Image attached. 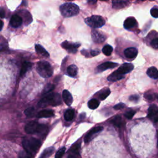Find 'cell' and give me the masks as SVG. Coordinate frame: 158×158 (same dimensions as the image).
Returning <instances> with one entry per match:
<instances>
[{"mask_svg":"<svg viewBox=\"0 0 158 158\" xmlns=\"http://www.w3.org/2000/svg\"><path fill=\"white\" fill-rule=\"evenodd\" d=\"M22 145L25 152L30 156H33L38 151L41 146V142L35 138H26L23 139Z\"/></svg>","mask_w":158,"mask_h":158,"instance_id":"6da1fadb","label":"cell"},{"mask_svg":"<svg viewBox=\"0 0 158 158\" xmlns=\"http://www.w3.org/2000/svg\"><path fill=\"white\" fill-rule=\"evenodd\" d=\"M61 102V97L59 93H49L38 102V106L40 107H44L49 105L56 106L60 104Z\"/></svg>","mask_w":158,"mask_h":158,"instance_id":"7a4b0ae2","label":"cell"},{"mask_svg":"<svg viewBox=\"0 0 158 158\" xmlns=\"http://www.w3.org/2000/svg\"><path fill=\"white\" fill-rule=\"evenodd\" d=\"M60 12L64 17H70L77 15L80 9L78 6L72 2H66L62 4L59 7Z\"/></svg>","mask_w":158,"mask_h":158,"instance_id":"3957f363","label":"cell"},{"mask_svg":"<svg viewBox=\"0 0 158 158\" xmlns=\"http://www.w3.org/2000/svg\"><path fill=\"white\" fill-rule=\"evenodd\" d=\"M25 131L28 134H44L48 131V127L43 124H40L37 122L31 121L25 125Z\"/></svg>","mask_w":158,"mask_h":158,"instance_id":"277c9868","label":"cell"},{"mask_svg":"<svg viewBox=\"0 0 158 158\" xmlns=\"http://www.w3.org/2000/svg\"><path fill=\"white\" fill-rule=\"evenodd\" d=\"M36 71L43 78L50 77L53 73V69L51 64L46 61H40L36 65Z\"/></svg>","mask_w":158,"mask_h":158,"instance_id":"5b68a950","label":"cell"},{"mask_svg":"<svg viewBox=\"0 0 158 158\" xmlns=\"http://www.w3.org/2000/svg\"><path fill=\"white\" fill-rule=\"evenodd\" d=\"M85 22L88 26L94 28H100L105 24L104 19L99 15H92L87 17Z\"/></svg>","mask_w":158,"mask_h":158,"instance_id":"8992f818","label":"cell"},{"mask_svg":"<svg viewBox=\"0 0 158 158\" xmlns=\"http://www.w3.org/2000/svg\"><path fill=\"white\" fill-rule=\"evenodd\" d=\"M103 127L101 126H98L96 127H94L93 128H92L91 130H89L87 134L85 135V138H84V141L85 143H89L93 138V136L98 133V132L101 131V130H102Z\"/></svg>","mask_w":158,"mask_h":158,"instance_id":"52a82bcc","label":"cell"},{"mask_svg":"<svg viewBox=\"0 0 158 158\" xmlns=\"http://www.w3.org/2000/svg\"><path fill=\"white\" fill-rule=\"evenodd\" d=\"M148 117L154 122H158V107L156 105H151L149 107Z\"/></svg>","mask_w":158,"mask_h":158,"instance_id":"ba28073f","label":"cell"},{"mask_svg":"<svg viewBox=\"0 0 158 158\" xmlns=\"http://www.w3.org/2000/svg\"><path fill=\"white\" fill-rule=\"evenodd\" d=\"M62 47L66 50H67L69 52L75 53L77 51V48L80 46V43H69V41H65L61 44Z\"/></svg>","mask_w":158,"mask_h":158,"instance_id":"9c48e42d","label":"cell"},{"mask_svg":"<svg viewBox=\"0 0 158 158\" xmlns=\"http://www.w3.org/2000/svg\"><path fill=\"white\" fill-rule=\"evenodd\" d=\"M134 68V66L133 64H130V63H125L123 64L117 70L116 72L122 75H123L126 73H128L129 72H130Z\"/></svg>","mask_w":158,"mask_h":158,"instance_id":"30bf717a","label":"cell"},{"mask_svg":"<svg viewBox=\"0 0 158 158\" xmlns=\"http://www.w3.org/2000/svg\"><path fill=\"white\" fill-rule=\"evenodd\" d=\"M91 37L93 41L97 43H101L104 42L106 40V36L102 33L96 30H92Z\"/></svg>","mask_w":158,"mask_h":158,"instance_id":"8fae6325","label":"cell"},{"mask_svg":"<svg viewBox=\"0 0 158 158\" xmlns=\"http://www.w3.org/2000/svg\"><path fill=\"white\" fill-rule=\"evenodd\" d=\"M117 66V64L115 62H104L100 65H99L96 67V72H103L107 69H112Z\"/></svg>","mask_w":158,"mask_h":158,"instance_id":"7c38bea8","label":"cell"},{"mask_svg":"<svg viewBox=\"0 0 158 158\" xmlns=\"http://www.w3.org/2000/svg\"><path fill=\"white\" fill-rule=\"evenodd\" d=\"M23 22L22 17L17 14L13 15L10 20V25L14 28H17L20 27Z\"/></svg>","mask_w":158,"mask_h":158,"instance_id":"4fadbf2b","label":"cell"},{"mask_svg":"<svg viewBox=\"0 0 158 158\" xmlns=\"http://www.w3.org/2000/svg\"><path fill=\"white\" fill-rule=\"evenodd\" d=\"M128 0H112V7L115 9L124 8L129 5Z\"/></svg>","mask_w":158,"mask_h":158,"instance_id":"5bb4252c","label":"cell"},{"mask_svg":"<svg viewBox=\"0 0 158 158\" xmlns=\"http://www.w3.org/2000/svg\"><path fill=\"white\" fill-rule=\"evenodd\" d=\"M136 25H137V22L133 17H129L127 18L123 23L124 28L127 30H130L135 27Z\"/></svg>","mask_w":158,"mask_h":158,"instance_id":"9a60e30c","label":"cell"},{"mask_svg":"<svg viewBox=\"0 0 158 158\" xmlns=\"http://www.w3.org/2000/svg\"><path fill=\"white\" fill-rule=\"evenodd\" d=\"M125 56L128 59L135 58L138 54V50L135 48H128L124 51Z\"/></svg>","mask_w":158,"mask_h":158,"instance_id":"2e32d148","label":"cell"},{"mask_svg":"<svg viewBox=\"0 0 158 158\" xmlns=\"http://www.w3.org/2000/svg\"><path fill=\"white\" fill-rule=\"evenodd\" d=\"M62 98L64 102L67 106H70L73 102V98L70 92L66 89L64 90L62 92Z\"/></svg>","mask_w":158,"mask_h":158,"instance_id":"e0dca14e","label":"cell"},{"mask_svg":"<svg viewBox=\"0 0 158 158\" xmlns=\"http://www.w3.org/2000/svg\"><path fill=\"white\" fill-rule=\"evenodd\" d=\"M32 67V64L30 62H25L23 63L21 70L20 72V77H23L25 75V73L30 70L31 69Z\"/></svg>","mask_w":158,"mask_h":158,"instance_id":"ac0fdd59","label":"cell"},{"mask_svg":"<svg viewBox=\"0 0 158 158\" xmlns=\"http://www.w3.org/2000/svg\"><path fill=\"white\" fill-rule=\"evenodd\" d=\"M19 12H20L23 15L24 22H25V23L26 25H28L29 23H30L32 22L31 15L28 10H20Z\"/></svg>","mask_w":158,"mask_h":158,"instance_id":"d6986e66","label":"cell"},{"mask_svg":"<svg viewBox=\"0 0 158 158\" xmlns=\"http://www.w3.org/2000/svg\"><path fill=\"white\" fill-rule=\"evenodd\" d=\"M54 115V112L51 110H43L39 112L37 114V117L38 118H49Z\"/></svg>","mask_w":158,"mask_h":158,"instance_id":"ffe728a7","label":"cell"},{"mask_svg":"<svg viewBox=\"0 0 158 158\" xmlns=\"http://www.w3.org/2000/svg\"><path fill=\"white\" fill-rule=\"evenodd\" d=\"M67 74L72 77H74L77 75L78 68L75 65H70L67 69Z\"/></svg>","mask_w":158,"mask_h":158,"instance_id":"44dd1931","label":"cell"},{"mask_svg":"<svg viewBox=\"0 0 158 158\" xmlns=\"http://www.w3.org/2000/svg\"><path fill=\"white\" fill-rule=\"evenodd\" d=\"M147 74L149 77L152 78H154V79L158 78V70L154 67H149L147 70Z\"/></svg>","mask_w":158,"mask_h":158,"instance_id":"7402d4cb","label":"cell"},{"mask_svg":"<svg viewBox=\"0 0 158 158\" xmlns=\"http://www.w3.org/2000/svg\"><path fill=\"white\" fill-rule=\"evenodd\" d=\"M35 49L36 52L38 54H40L44 57H48L49 56V53L47 52V51L40 44H36L35 45Z\"/></svg>","mask_w":158,"mask_h":158,"instance_id":"603a6c76","label":"cell"},{"mask_svg":"<svg viewBox=\"0 0 158 158\" xmlns=\"http://www.w3.org/2000/svg\"><path fill=\"white\" fill-rule=\"evenodd\" d=\"M123 77H124L123 75H122L118 73L116 71H115L107 77V80L108 81H115L122 79Z\"/></svg>","mask_w":158,"mask_h":158,"instance_id":"cb8c5ba5","label":"cell"},{"mask_svg":"<svg viewBox=\"0 0 158 158\" xmlns=\"http://www.w3.org/2000/svg\"><path fill=\"white\" fill-rule=\"evenodd\" d=\"M75 115V111L72 109H69L65 112L64 114V118L67 121L72 120Z\"/></svg>","mask_w":158,"mask_h":158,"instance_id":"d4e9b609","label":"cell"},{"mask_svg":"<svg viewBox=\"0 0 158 158\" xmlns=\"http://www.w3.org/2000/svg\"><path fill=\"white\" fill-rule=\"evenodd\" d=\"M80 148V143H76L70 148V149L69 150V152H71L72 154H74L75 156H76L77 154H79Z\"/></svg>","mask_w":158,"mask_h":158,"instance_id":"484cf974","label":"cell"},{"mask_svg":"<svg viewBox=\"0 0 158 158\" xmlns=\"http://www.w3.org/2000/svg\"><path fill=\"white\" fill-rule=\"evenodd\" d=\"M54 148L53 147H50V148H46L41 154V155L40 156L41 158H46V157H49L54 152Z\"/></svg>","mask_w":158,"mask_h":158,"instance_id":"4316f807","label":"cell"},{"mask_svg":"<svg viewBox=\"0 0 158 158\" xmlns=\"http://www.w3.org/2000/svg\"><path fill=\"white\" fill-rule=\"evenodd\" d=\"M99 105V101L96 99H92L88 102V106L91 109H96Z\"/></svg>","mask_w":158,"mask_h":158,"instance_id":"83f0119b","label":"cell"},{"mask_svg":"<svg viewBox=\"0 0 158 158\" xmlns=\"http://www.w3.org/2000/svg\"><path fill=\"white\" fill-rule=\"evenodd\" d=\"M110 122L115 126L120 127L122 125V117L120 115H117L114 117L110 121Z\"/></svg>","mask_w":158,"mask_h":158,"instance_id":"f1b7e54d","label":"cell"},{"mask_svg":"<svg viewBox=\"0 0 158 158\" xmlns=\"http://www.w3.org/2000/svg\"><path fill=\"white\" fill-rule=\"evenodd\" d=\"M112 51H113L112 47L109 44L104 46L102 49V52L106 56H110L112 52Z\"/></svg>","mask_w":158,"mask_h":158,"instance_id":"f546056e","label":"cell"},{"mask_svg":"<svg viewBox=\"0 0 158 158\" xmlns=\"http://www.w3.org/2000/svg\"><path fill=\"white\" fill-rule=\"evenodd\" d=\"M24 113L25 114V115L28 117H33L35 115V109L34 107H28L27 108L25 111Z\"/></svg>","mask_w":158,"mask_h":158,"instance_id":"4dcf8cb0","label":"cell"},{"mask_svg":"<svg viewBox=\"0 0 158 158\" xmlns=\"http://www.w3.org/2000/svg\"><path fill=\"white\" fill-rule=\"evenodd\" d=\"M54 85L48 83L45 86V87L43 89V94H48V93H50L51 91H52L54 89Z\"/></svg>","mask_w":158,"mask_h":158,"instance_id":"1f68e13d","label":"cell"},{"mask_svg":"<svg viewBox=\"0 0 158 158\" xmlns=\"http://www.w3.org/2000/svg\"><path fill=\"white\" fill-rule=\"evenodd\" d=\"M110 93V91L109 89H106V90L102 91L99 96V98L101 100H104Z\"/></svg>","mask_w":158,"mask_h":158,"instance_id":"d6a6232c","label":"cell"},{"mask_svg":"<svg viewBox=\"0 0 158 158\" xmlns=\"http://www.w3.org/2000/svg\"><path fill=\"white\" fill-rule=\"evenodd\" d=\"M151 15L154 18H158V7H154L150 10Z\"/></svg>","mask_w":158,"mask_h":158,"instance_id":"836d02e7","label":"cell"},{"mask_svg":"<svg viewBox=\"0 0 158 158\" xmlns=\"http://www.w3.org/2000/svg\"><path fill=\"white\" fill-rule=\"evenodd\" d=\"M65 151V147H63V148H60V149L56 152V155H55V157H56V158H60V157H61L64 155Z\"/></svg>","mask_w":158,"mask_h":158,"instance_id":"e575fe53","label":"cell"},{"mask_svg":"<svg viewBox=\"0 0 158 158\" xmlns=\"http://www.w3.org/2000/svg\"><path fill=\"white\" fill-rule=\"evenodd\" d=\"M135 110H129L127 112H125V117L128 118V119H131L133 118V117L134 116L135 114Z\"/></svg>","mask_w":158,"mask_h":158,"instance_id":"d590c367","label":"cell"},{"mask_svg":"<svg viewBox=\"0 0 158 158\" xmlns=\"http://www.w3.org/2000/svg\"><path fill=\"white\" fill-rule=\"evenodd\" d=\"M144 97L146 98V99L149 101H152L154 98V93H145Z\"/></svg>","mask_w":158,"mask_h":158,"instance_id":"8d00e7d4","label":"cell"},{"mask_svg":"<svg viewBox=\"0 0 158 158\" xmlns=\"http://www.w3.org/2000/svg\"><path fill=\"white\" fill-rule=\"evenodd\" d=\"M151 45L154 48L157 49V48H158V38L152 40V41L151 42Z\"/></svg>","mask_w":158,"mask_h":158,"instance_id":"74e56055","label":"cell"},{"mask_svg":"<svg viewBox=\"0 0 158 158\" xmlns=\"http://www.w3.org/2000/svg\"><path fill=\"white\" fill-rule=\"evenodd\" d=\"M125 104L123 103H119L115 106H114V108L116 110H118V109H123V107H125Z\"/></svg>","mask_w":158,"mask_h":158,"instance_id":"f35d334b","label":"cell"},{"mask_svg":"<svg viewBox=\"0 0 158 158\" xmlns=\"http://www.w3.org/2000/svg\"><path fill=\"white\" fill-rule=\"evenodd\" d=\"M139 99V96L138 95H132L130 97V101H133V102H136Z\"/></svg>","mask_w":158,"mask_h":158,"instance_id":"ab89813d","label":"cell"},{"mask_svg":"<svg viewBox=\"0 0 158 158\" xmlns=\"http://www.w3.org/2000/svg\"><path fill=\"white\" fill-rule=\"evenodd\" d=\"M100 53V51L98 49H95V50H92L91 51V56H97Z\"/></svg>","mask_w":158,"mask_h":158,"instance_id":"60d3db41","label":"cell"},{"mask_svg":"<svg viewBox=\"0 0 158 158\" xmlns=\"http://www.w3.org/2000/svg\"><path fill=\"white\" fill-rule=\"evenodd\" d=\"M5 17V11L2 7H0V18H4Z\"/></svg>","mask_w":158,"mask_h":158,"instance_id":"b9f144b4","label":"cell"},{"mask_svg":"<svg viewBox=\"0 0 158 158\" xmlns=\"http://www.w3.org/2000/svg\"><path fill=\"white\" fill-rule=\"evenodd\" d=\"M3 24H4V23H3V22L0 20V31L2 30V27H3Z\"/></svg>","mask_w":158,"mask_h":158,"instance_id":"7bdbcfd3","label":"cell"},{"mask_svg":"<svg viewBox=\"0 0 158 158\" xmlns=\"http://www.w3.org/2000/svg\"><path fill=\"white\" fill-rule=\"evenodd\" d=\"M101 1H107V0H101Z\"/></svg>","mask_w":158,"mask_h":158,"instance_id":"ee69618b","label":"cell"},{"mask_svg":"<svg viewBox=\"0 0 158 158\" xmlns=\"http://www.w3.org/2000/svg\"><path fill=\"white\" fill-rule=\"evenodd\" d=\"M143 1H144V0H143Z\"/></svg>","mask_w":158,"mask_h":158,"instance_id":"f6af8a7d","label":"cell"}]
</instances>
